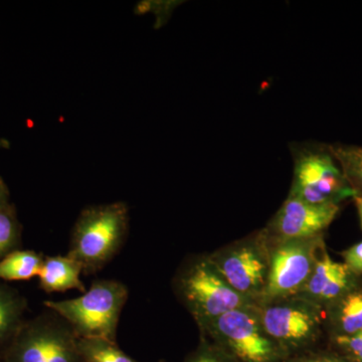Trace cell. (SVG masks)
I'll use <instances>...</instances> for the list:
<instances>
[{"instance_id":"cell-1","label":"cell","mask_w":362,"mask_h":362,"mask_svg":"<svg viewBox=\"0 0 362 362\" xmlns=\"http://www.w3.org/2000/svg\"><path fill=\"white\" fill-rule=\"evenodd\" d=\"M173 290L199 329L228 312L257 306L226 282L207 254L190 255L180 264Z\"/></svg>"},{"instance_id":"cell-2","label":"cell","mask_w":362,"mask_h":362,"mask_svg":"<svg viewBox=\"0 0 362 362\" xmlns=\"http://www.w3.org/2000/svg\"><path fill=\"white\" fill-rule=\"evenodd\" d=\"M129 221V206L124 202L85 207L71 230L66 255L82 266L84 275H94L122 249Z\"/></svg>"},{"instance_id":"cell-3","label":"cell","mask_w":362,"mask_h":362,"mask_svg":"<svg viewBox=\"0 0 362 362\" xmlns=\"http://www.w3.org/2000/svg\"><path fill=\"white\" fill-rule=\"evenodd\" d=\"M129 289L120 281L100 279L73 299L45 301V306L70 324L78 338H97L117 342V328Z\"/></svg>"},{"instance_id":"cell-4","label":"cell","mask_w":362,"mask_h":362,"mask_svg":"<svg viewBox=\"0 0 362 362\" xmlns=\"http://www.w3.org/2000/svg\"><path fill=\"white\" fill-rule=\"evenodd\" d=\"M258 309L267 332L287 357L320 349L327 335L323 308L299 295L272 300Z\"/></svg>"},{"instance_id":"cell-5","label":"cell","mask_w":362,"mask_h":362,"mask_svg":"<svg viewBox=\"0 0 362 362\" xmlns=\"http://www.w3.org/2000/svg\"><path fill=\"white\" fill-rule=\"evenodd\" d=\"M199 333L233 362H285L288 358L264 327L258 306L228 312Z\"/></svg>"},{"instance_id":"cell-6","label":"cell","mask_w":362,"mask_h":362,"mask_svg":"<svg viewBox=\"0 0 362 362\" xmlns=\"http://www.w3.org/2000/svg\"><path fill=\"white\" fill-rule=\"evenodd\" d=\"M294 175L288 197L312 204H337L354 192L328 145L303 143L291 148Z\"/></svg>"},{"instance_id":"cell-7","label":"cell","mask_w":362,"mask_h":362,"mask_svg":"<svg viewBox=\"0 0 362 362\" xmlns=\"http://www.w3.org/2000/svg\"><path fill=\"white\" fill-rule=\"evenodd\" d=\"M207 256L235 291L257 306L262 303L270 274V247L263 228Z\"/></svg>"},{"instance_id":"cell-8","label":"cell","mask_w":362,"mask_h":362,"mask_svg":"<svg viewBox=\"0 0 362 362\" xmlns=\"http://www.w3.org/2000/svg\"><path fill=\"white\" fill-rule=\"evenodd\" d=\"M78 338L63 317L47 310L23 326L7 349L6 362H83Z\"/></svg>"},{"instance_id":"cell-9","label":"cell","mask_w":362,"mask_h":362,"mask_svg":"<svg viewBox=\"0 0 362 362\" xmlns=\"http://www.w3.org/2000/svg\"><path fill=\"white\" fill-rule=\"evenodd\" d=\"M267 238L270 247V274L261 304L296 295L310 278L321 252L326 247L324 235L294 240Z\"/></svg>"},{"instance_id":"cell-10","label":"cell","mask_w":362,"mask_h":362,"mask_svg":"<svg viewBox=\"0 0 362 362\" xmlns=\"http://www.w3.org/2000/svg\"><path fill=\"white\" fill-rule=\"evenodd\" d=\"M337 204H312L288 197L264 232L270 239H307L324 235L339 214Z\"/></svg>"},{"instance_id":"cell-11","label":"cell","mask_w":362,"mask_h":362,"mask_svg":"<svg viewBox=\"0 0 362 362\" xmlns=\"http://www.w3.org/2000/svg\"><path fill=\"white\" fill-rule=\"evenodd\" d=\"M362 286V277L354 275L343 263L332 259L324 247L310 278L296 295L324 309Z\"/></svg>"},{"instance_id":"cell-12","label":"cell","mask_w":362,"mask_h":362,"mask_svg":"<svg viewBox=\"0 0 362 362\" xmlns=\"http://www.w3.org/2000/svg\"><path fill=\"white\" fill-rule=\"evenodd\" d=\"M83 268L77 261L71 257H45L44 263L37 277L40 288L47 293L66 292L69 290H78L84 294L87 289L81 275Z\"/></svg>"},{"instance_id":"cell-13","label":"cell","mask_w":362,"mask_h":362,"mask_svg":"<svg viewBox=\"0 0 362 362\" xmlns=\"http://www.w3.org/2000/svg\"><path fill=\"white\" fill-rule=\"evenodd\" d=\"M328 337H349L362 330V286L324 309Z\"/></svg>"},{"instance_id":"cell-14","label":"cell","mask_w":362,"mask_h":362,"mask_svg":"<svg viewBox=\"0 0 362 362\" xmlns=\"http://www.w3.org/2000/svg\"><path fill=\"white\" fill-rule=\"evenodd\" d=\"M45 257L33 251H11L0 259V279L6 281L30 280L39 276Z\"/></svg>"},{"instance_id":"cell-15","label":"cell","mask_w":362,"mask_h":362,"mask_svg":"<svg viewBox=\"0 0 362 362\" xmlns=\"http://www.w3.org/2000/svg\"><path fill=\"white\" fill-rule=\"evenodd\" d=\"M327 145L354 192V197H362V146L341 143Z\"/></svg>"},{"instance_id":"cell-16","label":"cell","mask_w":362,"mask_h":362,"mask_svg":"<svg viewBox=\"0 0 362 362\" xmlns=\"http://www.w3.org/2000/svg\"><path fill=\"white\" fill-rule=\"evenodd\" d=\"M78 347L83 362H140L108 340L78 338Z\"/></svg>"},{"instance_id":"cell-17","label":"cell","mask_w":362,"mask_h":362,"mask_svg":"<svg viewBox=\"0 0 362 362\" xmlns=\"http://www.w3.org/2000/svg\"><path fill=\"white\" fill-rule=\"evenodd\" d=\"M25 303L13 293L0 288V342L16 337L21 326Z\"/></svg>"},{"instance_id":"cell-18","label":"cell","mask_w":362,"mask_h":362,"mask_svg":"<svg viewBox=\"0 0 362 362\" xmlns=\"http://www.w3.org/2000/svg\"><path fill=\"white\" fill-rule=\"evenodd\" d=\"M328 349L349 362H362V330L349 337H328Z\"/></svg>"},{"instance_id":"cell-19","label":"cell","mask_w":362,"mask_h":362,"mask_svg":"<svg viewBox=\"0 0 362 362\" xmlns=\"http://www.w3.org/2000/svg\"><path fill=\"white\" fill-rule=\"evenodd\" d=\"M18 223L11 206L0 209V258L11 252L18 238Z\"/></svg>"},{"instance_id":"cell-20","label":"cell","mask_w":362,"mask_h":362,"mask_svg":"<svg viewBox=\"0 0 362 362\" xmlns=\"http://www.w3.org/2000/svg\"><path fill=\"white\" fill-rule=\"evenodd\" d=\"M183 362H233L223 350L206 337L199 338L197 349L192 350Z\"/></svg>"},{"instance_id":"cell-21","label":"cell","mask_w":362,"mask_h":362,"mask_svg":"<svg viewBox=\"0 0 362 362\" xmlns=\"http://www.w3.org/2000/svg\"><path fill=\"white\" fill-rule=\"evenodd\" d=\"M285 362H349L329 349H317L298 356H290Z\"/></svg>"},{"instance_id":"cell-22","label":"cell","mask_w":362,"mask_h":362,"mask_svg":"<svg viewBox=\"0 0 362 362\" xmlns=\"http://www.w3.org/2000/svg\"><path fill=\"white\" fill-rule=\"evenodd\" d=\"M343 264L354 275L362 277V242L357 243L341 252Z\"/></svg>"},{"instance_id":"cell-23","label":"cell","mask_w":362,"mask_h":362,"mask_svg":"<svg viewBox=\"0 0 362 362\" xmlns=\"http://www.w3.org/2000/svg\"><path fill=\"white\" fill-rule=\"evenodd\" d=\"M8 206V190L4 181L0 178V209Z\"/></svg>"},{"instance_id":"cell-24","label":"cell","mask_w":362,"mask_h":362,"mask_svg":"<svg viewBox=\"0 0 362 362\" xmlns=\"http://www.w3.org/2000/svg\"><path fill=\"white\" fill-rule=\"evenodd\" d=\"M354 204H356L357 214H358L359 221H361V226L362 230V197H354Z\"/></svg>"},{"instance_id":"cell-25","label":"cell","mask_w":362,"mask_h":362,"mask_svg":"<svg viewBox=\"0 0 362 362\" xmlns=\"http://www.w3.org/2000/svg\"><path fill=\"white\" fill-rule=\"evenodd\" d=\"M159 362H164V361H159Z\"/></svg>"}]
</instances>
